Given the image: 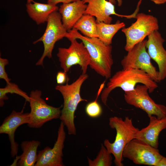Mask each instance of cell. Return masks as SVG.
Here are the masks:
<instances>
[{"mask_svg":"<svg viewBox=\"0 0 166 166\" xmlns=\"http://www.w3.org/2000/svg\"><path fill=\"white\" fill-rule=\"evenodd\" d=\"M68 36L79 39L83 42L89 54V66L92 69L106 79L111 77L113 64L111 45L105 44L98 38L85 36L73 28L68 31L65 38Z\"/></svg>","mask_w":166,"mask_h":166,"instance_id":"cell-1","label":"cell"},{"mask_svg":"<svg viewBox=\"0 0 166 166\" xmlns=\"http://www.w3.org/2000/svg\"><path fill=\"white\" fill-rule=\"evenodd\" d=\"M138 83L146 85L149 93H152L158 87L157 82L144 71L137 69H123L109 78L107 86L102 92L101 101L107 105L108 96L114 89L119 87L124 92L130 91L133 90Z\"/></svg>","mask_w":166,"mask_h":166,"instance_id":"cell-2","label":"cell"},{"mask_svg":"<svg viewBox=\"0 0 166 166\" xmlns=\"http://www.w3.org/2000/svg\"><path fill=\"white\" fill-rule=\"evenodd\" d=\"M88 77L87 74H82L71 84H68V80L66 84L58 85L55 87L61 93L64 100L59 119L66 127L69 135H75L76 133L74 113L79 104L82 101H87L81 97L80 90L82 84Z\"/></svg>","mask_w":166,"mask_h":166,"instance_id":"cell-3","label":"cell"},{"mask_svg":"<svg viewBox=\"0 0 166 166\" xmlns=\"http://www.w3.org/2000/svg\"><path fill=\"white\" fill-rule=\"evenodd\" d=\"M110 127L115 129L116 135L114 142L111 143L107 139L104 141V145L114 157L116 166H123V157L122 153L125 146L132 140L136 138V136L139 129L135 127L132 119L126 117L124 120L116 116L109 118Z\"/></svg>","mask_w":166,"mask_h":166,"instance_id":"cell-4","label":"cell"},{"mask_svg":"<svg viewBox=\"0 0 166 166\" xmlns=\"http://www.w3.org/2000/svg\"><path fill=\"white\" fill-rule=\"evenodd\" d=\"M136 18V22L130 26L121 30L126 37L124 49L127 52L159 29L158 19L153 15L142 13H137Z\"/></svg>","mask_w":166,"mask_h":166,"instance_id":"cell-5","label":"cell"},{"mask_svg":"<svg viewBox=\"0 0 166 166\" xmlns=\"http://www.w3.org/2000/svg\"><path fill=\"white\" fill-rule=\"evenodd\" d=\"M66 38L71 42L70 45L68 48H59L57 54L61 67L67 73L72 66L78 65L82 74H86L90 61L86 48L83 42H78L77 39L69 36Z\"/></svg>","mask_w":166,"mask_h":166,"instance_id":"cell-6","label":"cell"},{"mask_svg":"<svg viewBox=\"0 0 166 166\" xmlns=\"http://www.w3.org/2000/svg\"><path fill=\"white\" fill-rule=\"evenodd\" d=\"M40 90L32 91L30 94V123L27 124L30 128H38L53 119L59 118L61 107H55L47 104L42 97Z\"/></svg>","mask_w":166,"mask_h":166,"instance_id":"cell-7","label":"cell"},{"mask_svg":"<svg viewBox=\"0 0 166 166\" xmlns=\"http://www.w3.org/2000/svg\"><path fill=\"white\" fill-rule=\"evenodd\" d=\"M47 22L46 27L43 34L33 42V44H35L42 42L44 47L42 55L36 64L37 65L43 66L45 57L51 58L55 43L65 37L68 33L63 25L61 15L57 11L53 12L49 15Z\"/></svg>","mask_w":166,"mask_h":166,"instance_id":"cell-8","label":"cell"},{"mask_svg":"<svg viewBox=\"0 0 166 166\" xmlns=\"http://www.w3.org/2000/svg\"><path fill=\"white\" fill-rule=\"evenodd\" d=\"M147 40L137 43L128 51L121 61L123 69H141L148 74L156 82H159V73L151 63L147 50Z\"/></svg>","mask_w":166,"mask_h":166,"instance_id":"cell-9","label":"cell"},{"mask_svg":"<svg viewBox=\"0 0 166 166\" xmlns=\"http://www.w3.org/2000/svg\"><path fill=\"white\" fill-rule=\"evenodd\" d=\"M148 92L146 85H137L132 90L124 92V99L128 104L144 111L148 117L155 116L159 119L165 117L166 106L155 103Z\"/></svg>","mask_w":166,"mask_h":166,"instance_id":"cell-10","label":"cell"},{"mask_svg":"<svg viewBox=\"0 0 166 166\" xmlns=\"http://www.w3.org/2000/svg\"><path fill=\"white\" fill-rule=\"evenodd\" d=\"M122 155L136 164L154 166H156L163 156L158 148L136 138L125 146Z\"/></svg>","mask_w":166,"mask_h":166,"instance_id":"cell-11","label":"cell"},{"mask_svg":"<svg viewBox=\"0 0 166 166\" xmlns=\"http://www.w3.org/2000/svg\"><path fill=\"white\" fill-rule=\"evenodd\" d=\"M65 125L61 121L57 140L52 148L46 146L38 151L35 166H64L63 150L66 138Z\"/></svg>","mask_w":166,"mask_h":166,"instance_id":"cell-12","label":"cell"},{"mask_svg":"<svg viewBox=\"0 0 166 166\" xmlns=\"http://www.w3.org/2000/svg\"><path fill=\"white\" fill-rule=\"evenodd\" d=\"M84 1L87 5L84 14L94 16L97 22L110 24L113 20L111 16L113 15L128 19L136 18L138 12L135 10L132 14L129 15L118 14L115 11L114 4L107 0H84Z\"/></svg>","mask_w":166,"mask_h":166,"instance_id":"cell-13","label":"cell"},{"mask_svg":"<svg viewBox=\"0 0 166 166\" xmlns=\"http://www.w3.org/2000/svg\"><path fill=\"white\" fill-rule=\"evenodd\" d=\"M30 117V113H24L23 110L20 112L13 110L4 119L0 126V133L8 135L10 144V154L12 158L17 156L18 145L15 141V133L21 125L29 124Z\"/></svg>","mask_w":166,"mask_h":166,"instance_id":"cell-14","label":"cell"},{"mask_svg":"<svg viewBox=\"0 0 166 166\" xmlns=\"http://www.w3.org/2000/svg\"><path fill=\"white\" fill-rule=\"evenodd\" d=\"M165 41L161 34L157 30L148 36L146 43L148 53L158 66L160 82L166 78V50L163 46Z\"/></svg>","mask_w":166,"mask_h":166,"instance_id":"cell-15","label":"cell"},{"mask_svg":"<svg viewBox=\"0 0 166 166\" xmlns=\"http://www.w3.org/2000/svg\"><path fill=\"white\" fill-rule=\"evenodd\" d=\"M87 4L84 0L62 3L58 9L63 25L67 31L72 29L76 22L85 14Z\"/></svg>","mask_w":166,"mask_h":166,"instance_id":"cell-16","label":"cell"},{"mask_svg":"<svg viewBox=\"0 0 166 166\" xmlns=\"http://www.w3.org/2000/svg\"><path fill=\"white\" fill-rule=\"evenodd\" d=\"M149 122L146 127L137 132L136 139L141 140L152 147L158 148L160 132L166 128V116L160 119L155 116L148 117Z\"/></svg>","mask_w":166,"mask_h":166,"instance_id":"cell-17","label":"cell"},{"mask_svg":"<svg viewBox=\"0 0 166 166\" xmlns=\"http://www.w3.org/2000/svg\"><path fill=\"white\" fill-rule=\"evenodd\" d=\"M41 142L38 140H25L21 144L22 153L16 157L12 165L18 166H34L37 159L38 148Z\"/></svg>","mask_w":166,"mask_h":166,"instance_id":"cell-18","label":"cell"},{"mask_svg":"<svg viewBox=\"0 0 166 166\" xmlns=\"http://www.w3.org/2000/svg\"><path fill=\"white\" fill-rule=\"evenodd\" d=\"M26 8L29 16L38 25L47 22L49 15L53 12L58 11L59 9L56 5L34 1L27 3Z\"/></svg>","mask_w":166,"mask_h":166,"instance_id":"cell-19","label":"cell"},{"mask_svg":"<svg viewBox=\"0 0 166 166\" xmlns=\"http://www.w3.org/2000/svg\"><path fill=\"white\" fill-rule=\"evenodd\" d=\"M97 38L107 45H111L114 35L121 29L125 27L123 22L117 21L113 24L103 22H97Z\"/></svg>","mask_w":166,"mask_h":166,"instance_id":"cell-20","label":"cell"},{"mask_svg":"<svg viewBox=\"0 0 166 166\" xmlns=\"http://www.w3.org/2000/svg\"><path fill=\"white\" fill-rule=\"evenodd\" d=\"M95 17L84 14L74 25L73 28L83 35L90 38H97V22Z\"/></svg>","mask_w":166,"mask_h":166,"instance_id":"cell-21","label":"cell"},{"mask_svg":"<svg viewBox=\"0 0 166 166\" xmlns=\"http://www.w3.org/2000/svg\"><path fill=\"white\" fill-rule=\"evenodd\" d=\"M110 153L103 144L96 158L93 160L87 158L89 166H110L112 163V157Z\"/></svg>","mask_w":166,"mask_h":166,"instance_id":"cell-22","label":"cell"},{"mask_svg":"<svg viewBox=\"0 0 166 166\" xmlns=\"http://www.w3.org/2000/svg\"><path fill=\"white\" fill-rule=\"evenodd\" d=\"M8 93H15L24 98L26 101L29 102L30 97L27 93L21 90L16 84L10 82L6 84L4 88L0 89V106L2 107L4 104V101L8 99L7 96Z\"/></svg>","mask_w":166,"mask_h":166,"instance_id":"cell-23","label":"cell"},{"mask_svg":"<svg viewBox=\"0 0 166 166\" xmlns=\"http://www.w3.org/2000/svg\"><path fill=\"white\" fill-rule=\"evenodd\" d=\"M98 98L97 97L95 101L89 103L85 106V112L87 115L90 117H97L102 113V107L97 101Z\"/></svg>","mask_w":166,"mask_h":166,"instance_id":"cell-24","label":"cell"},{"mask_svg":"<svg viewBox=\"0 0 166 166\" xmlns=\"http://www.w3.org/2000/svg\"><path fill=\"white\" fill-rule=\"evenodd\" d=\"M8 64L9 61L7 59L0 58V78L4 79L6 84L10 82V81L5 69L6 65Z\"/></svg>","mask_w":166,"mask_h":166,"instance_id":"cell-25","label":"cell"},{"mask_svg":"<svg viewBox=\"0 0 166 166\" xmlns=\"http://www.w3.org/2000/svg\"><path fill=\"white\" fill-rule=\"evenodd\" d=\"M66 73L64 71H60L57 73L56 76V80L58 85H63L69 80Z\"/></svg>","mask_w":166,"mask_h":166,"instance_id":"cell-26","label":"cell"},{"mask_svg":"<svg viewBox=\"0 0 166 166\" xmlns=\"http://www.w3.org/2000/svg\"><path fill=\"white\" fill-rule=\"evenodd\" d=\"M78 0H47V3L56 5L60 3H66L73 2Z\"/></svg>","mask_w":166,"mask_h":166,"instance_id":"cell-27","label":"cell"},{"mask_svg":"<svg viewBox=\"0 0 166 166\" xmlns=\"http://www.w3.org/2000/svg\"><path fill=\"white\" fill-rule=\"evenodd\" d=\"M156 166H166V157L162 156Z\"/></svg>","mask_w":166,"mask_h":166,"instance_id":"cell-28","label":"cell"},{"mask_svg":"<svg viewBox=\"0 0 166 166\" xmlns=\"http://www.w3.org/2000/svg\"><path fill=\"white\" fill-rule=\"evenodd\" d=\"M156 4L160 5L166 2V0H151Z\"/></svg>","mask_w":166,"mask_h":166,"instance_id":"cell-29","label":"cell"},{"mask_svg":"<svg viewBox=\"0 0 166 166\" xmlns=\"http://www.w3.org/2000/svg\"><path fill=\"white\" fill-rule=\"evenodd\" d=\"M110 2H111L113 4H114L116 2V1L115 0H107ZM117 2H118V6H121V5L122 4V0H117Z\"/></svg>","mask_w":166,"mask_h":166,"instance_id":"cell-30","label":"cell"},{"mask_svg":"<svg viewBox=\"0 0 166 166\" xmlns=\"http://www.w3.org/2000/svg\"><path fill=\"white\" fill-rule=\"evenodd\" d=\"M34 1L33 0H27V3L32 2Z\"/></svg>","mask_w":166,"mask_h":166,"instance_id":"cell-31","label":"cell"}]
</instances>
